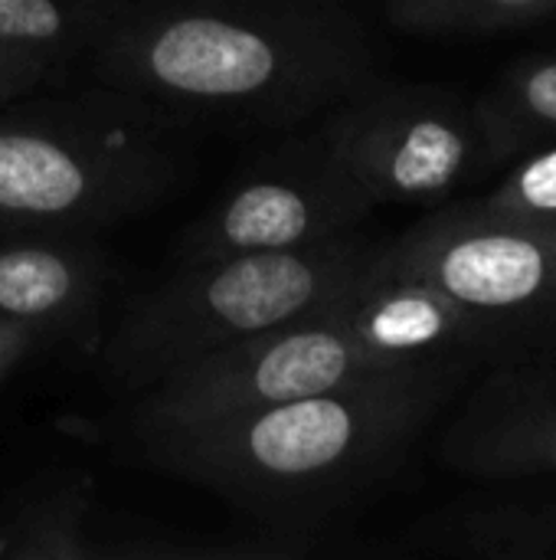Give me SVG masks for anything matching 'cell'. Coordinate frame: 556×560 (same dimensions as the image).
<instances>
[{
    "instance_id": "6da1fadb",
    "label": "cell",
    "mask_w": 556,
    "mask_h": 560,
    "mask_svg": "<svg viewBox=\"0 0 556 560\" xmlns=\"http://www.w3.org/2000/svg\"><path fill=\"white\" fill-rule=\"evenodd\" d=\"M85 59L102 89L177 128L295 125L374 75L370 43L338 0L128 3Z\"/></svg>"
},
{
    "instance_id": "7a4b0ae2",
    "label": "cell",
    "mask_w": 556,
    "mask_h": 560,
    "mask_svg": "<svg viewBox=\"0 0 556 560\" xmlns=\"http://www.w3.org/2000/svg\"><path fill=\"white\" fill-rule=\"evenodd\" d=\"M442 394V361H416L324 394L134 440L157 469L256 518L295 522L387 472Z\"/></svg>"
},
{
    "instance_id": "3957f363",
    "label": "cell",
    "mask_w": 556,
    "mask_h": 560,
    "mask_svg": "<svg viewBox=\"0 0 556 560\" xmlns=\"http://www.w3.org/2000/svg\"><path fill=\"white\" fill-rule=\"evenodd\" d=\"M174 131L108 89L0 105V236H79L157 207L190 174Z\"/></svg>"
},
{
    "instance_id": "277c9868",
    "label": "cell",
    "mask_w": 556,
    "mask_h": 560,
    "mask_svg": "<svg viewBox=\"0 0 556 560\" xmlns=\"http://www.w3.org/2000/svg\"><path fill=\"white\" fill-rule=\"evenodd\" d=\"M380 249L351 233L305 249L180 266L121 312L98 374L111 390L138 397L197 358L331 305L374 276Z\"/></svg>"
},
{
    "instance_id": "5b68a950",
    "label": "cell",
    "mask_w": 556,
    "mask_h": 560,
    "mask_svg": "<svg viewBox=\"0 0 556 560\" xmlns=\"http://www.w3.org/2000/svg\"><path fill=\"white\" fill-rule=\"evenodd\" d=\"M344 299L347 292L305 318L242 338L167 374L134 397L131 436L203 427L246 410L324 394L374 371L403 368L357 335Z\"/></svg>"
},
{
    "instance_id": "8992f818",
    "label": "cell",
    "mask_w": 556,
    "mask_h": 560,
    "mask_svg": "<svg viewBox=\"0 0 556 560\" xmlns=\"http://www.w3.org/2000/svg\"><path fill=\"white\" fill-rule=\"evenodd\" d=\"M318 138L374 203H436L492 158L478 115L436 89L367 82L331 108Z\"/></svg>"
},
{
    "instance_id": "52a82bcc",
    "label": "cell",
    "mask_w": 556,
    "mask_h": 560,
    "mask_svg": "<svg viewBox=\"0 0 556 560\" xmlns=\"http://www.w3.org/2000/svg\"><path fill=\"white\" fill-rule=\"evenodd\" d=\"M374 207L318 135L298 138L259 158L210 203L180 243V266L321 246L351 236Z\"/></svg>"
},
{
    "instance_id": "ba28073f",
    "label": "cell",
    "mask_w": 556,
    "mask_h": 560,
    "mask_svg": "<svg viewBox=\"0 0 556 560\" xmlns=\"http://www.w3.org/2000/svg\"><path fill=\"white\" fill-rule=\"evenodd\" d=\"M377 269L439 289L482 325L524 318L556 305V223L452 207L383 246Z\"/></svg>"
},
{
    "instance_id": "9c48e42d",
    "label": "cell",
    "mask_w": 556,
    "mask_h": 560,
    "mask_svg": "<svg viewBox=\"0 0 556 560\" xmlns=\"http://www.w3.org/2000/svg\"><path fill=\"white\" fill-rule=\"evenodd\" d=\"M108 282V259L88 240L62 233H10L0 240V322L56 338L88 318Z\"/></svg>"
},
{
    "instance_id": "30bf717a",
    "label": "cell",
    "mask_w": 556,
    "mask_h": 560,
    "mask_svg": "<svg viewBox=\"0 0 556 560\" xmlns=\"http://www.w3.org/2000/svg\"><path fill=\"white\" fill-rule=\"evenodd\" d=\"M344 308L357 335L397 364L442 361L482 331V322L439 289L413 279H393L380 269L347 292Z\"/></svg>"
},
{
    "instance_id": "8fae6325",
    "label": "cell",
    "mask_w": 556,
    "mask_h": 560,
    "mask_svg": "<svg viewBox=\"0 0 556 560\" xmlns=\"http://www.w3.org/2000/svg\"><path fill=\"white\" fill-rule=\"evenodd\" d=\"M131 0H0V105L92 52Z\"/></svg>"
},
{
    "instance_id": "7c38bea8",
    "label": "cell",
    "mask_w": 556,
    "mask_h": 560,
    "mask_svg": "<svg viewBox=\"0 0 556 560\" xmlns=\"http://www.w3.org/2000/svg\"><path fill=\"white\" fill-rule=\"evenodd\" d=\"M446 456L492 479L554 472L556 390H485L452 427Z\"/></svg>"
},
{
    "instance_id": "4fadbf2b",
    "label": "cell",
    "mask_w": 556,
    "mask_h": 560,
    "mask_svg": "<svg viewBox=\"0 0 556 560\" xmlns=\"http://www.w3.org/2000/svg\"><path fill=\"white\" fill-rule=\"evenodd\" d=\"M95 518L92 489L79 479L49 486L0 518V558L10 560H92L115 558L88 532Z\"/></svg>"
},
{
    "instance_id": "5bb4252c",
    "label": "cell",
    "mask_w": 556,
    "mask_h": 560,
    "mask_svg": "<svg viewBox=\"0 0 556 560\" xmlns=\"http://www.w3.org/2000/svg\"><path fill=\"white\" fill-rule=\"evenodd\" d=\"M475 115L488 154L556 141V59H534L511 69Z\"/></svg>"
},
{
    "instance_id": "9a60e30c",
    "label": "cell",
    "mask_w": 556,
    "mask_h": 560,
    "mask_svg": "<svg viewBox=\"0 0 556 560\" xmlns=\"http://www.w3.org/2000/svg\"><path fill=\"white\" fill-rule=\"evenodd\" d=\"M397 26L413 33H488L556 13V0H387Z\"/></svg>"
},
{
    "instance_id": "2e32d148",
    "label": "cell",
    "mask_w": 556,
    "mask_h": 560,
    "mask_svg": "<svg viewBox=\"0 0 556 560\" xmlns=\"http://www.w3.org/2000/svg\"><path fill=\"white\" fill-rule=\"evenodd\" d=\"M478 203L495 213H508L534 223H556V141L537 144Z\"/></svg>"
},
{
    "instance_id": "e0dca14e",
    "label": "cell",
    "mask_w": 556,
    "mask_h": 560,
    "mask_svg": "<svg viewBox=\"0 0 556 560\" xmlns=\"http://www.w3.org/2000/svg\"><path fill=\"white\" fill-rule=\"evenodd\" d=\"M56 335L33 328V325H20V322H0V394L7 390V384L13 381V374L36 358Z\"/></svg>"
},
{
    "instance_id": "ac0fdd59",
    "label": "cell",
    "mask_w": 556,
    "mask_h": 560,
    "mask_svg": "<svg viewBox=\"0 0 556 560\" xmlns=\"http://www.w3.org/2000/svg\"><path fill=\"white\" fill-rule=\"evenodd\" d=\"M511 538V545L505 548L508 555H551L556 558V518L551 522H531V525H514L511 522V532L505 535Z\"/></svg>"
}]
</instances>
